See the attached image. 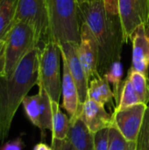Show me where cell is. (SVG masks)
I'll list each match as a JSON object with an SVG mask.
<instances>
[{
    "mask_svg": "<svg viewBox=\"0 0 149 150\" xmlns=\"http://www.w3.org/2000/svg\"><path fill=\"white\" fill-rule=\"evenodd\" d=\"M81 22L86 23L94 33L99 48L97 71L101 76L115 62L120 61L125 44L119 13L107 11L104 0L79 4Z\"/></svg>",
    "mask_w": 149,
    "mask_h": 150,
    "instance_id": "1",
    "label": "cell"
},
{
    "mask_svg": "<svg viewBox=\"0 0 149 150\" xmlns=\"http://www.w3.org/2000/svg\"><path fill=\"white\" fill-rule=\"evenodd\" d=\"M40 47L28 52L13 74L0 77V142L9 135L14 116L31 89L38 83Z\"/></svg>",
    "mask_w": 149,
    "mask_h": 150,
    "instance_id": "2",
    "label": "cell"
},
{
    "mask_svg": "<svg viewBox=\"0 0 149 150\" xmlns=\"http://www.w3.org/2000/svg\"><path fill=\"white\" fill-rule=\"evenodd\" d=\"M46 2L49 18V40L59 45L66 42L79 43L81 17L76 0Z\"/></svg>",
    "mask_w": 149,
    "mask_h": 150,
    "instance_id": "3",
    "label": "cell"
},
{
    "mask_svg": "<svg viewBox=\"0 0 149 150\" xmlns=\"http://www.w3.org/2000/svg\"><path fill=\"white\" fill-rule=\"evenodd\" d=\"M61 59L60 46L54 40H49L40 47L37 85L47 93L51 101L57 103L61 95Z\"/></svg>",
    "mask_w": 149,
    "mask_h": 150,
    "instance_id": "4",
    "label": "cell"
},
{
    "mask_svg": "<svg viewBox=\"0 0 149 150\" xmlns=\"http://www.w3.org/2000/svg\"><path fill=\"white\" fill-rule=\"evenodd\" d=\"M5 76H11L19 62L32 48L40 43L33 28L24 22H15L4 37Z\"/></svg>",
    "mask_w": 149,
    "mask_h": 150,
    "instance_id": "5",
    "label": "cell"
},
{
    "mask_svg": "<svg viewBox=\"0 0 149 150\" xmlns=\"http://www.w3.org/2000/svg\"><path fill=\"white\" fill-rule=\"evenodd\" d=\"M31 25L41 44L49 40V18L46 0H18L15 22Z\"/></svg>",
    "mask_w": 149,
    "mask_h": 150,
    "instance_id": "6",
    "label": "cell"
},
{
    "mask_svg": "<svg viewBox=\"0 0 149 150\" xmlns=\"http://www.w3.org/2000/svg\"><path fill=\"white\" fill-rule=\"evenodd\" d=\"M118 12L125 43L140 25L149 26V0H118Z\"/></svg>",
    "mask_w": 149,
    "mask_h": 150,
    "instance_id": "7",
    "label": "cell"
},
{
    "mask_svg": "<svg viewBox=\"0 0 149 150\" xmlns=\"http://www.w3.org/2000/svg\"><path fill=\"white\" fill-rule=\"evenodd\" d=\"M147 109L148 105L140 103L112 113V125L128 143L136 142Z\"/></svg>",
    "mask_w": 149,
    "mask_h": 150,
    "instance_id": "8",
    "label": "cell"
},
{
    "mask_svg": "<svg viewBox=\"0 0 149 150\" xmlns=\"http://www.w3.org/2000/svg\"><path fill=\"white\" fill-rule=\"evenodd\" d=\"M78 57L88 83L90 80L100 76L97 71L99 58L98 44L94 33L84 22H81Z\"/></svg>",
    "mask_w": 149,
    "mask_h": 150,
    "instance_id": "9",
    "label": "cell"
},
{
    "mask_svg": "<svg viewBox=\"0 0 149 150\" xmlns=\"http://www.w3.org/2000/svg\"><path fill=\"white\" fill-rule=\"evenodd\" d=\"M22 105L29 120L40 129L43 133L45 130H52V108L51 99L47 93L39 89V92L32 96H26Z\"/></svg>",
    "mask_w": 149,
    "mask_h": 150,
    "instance_id": "10",
    "label": "cell"
},
{
    "mask_svg": "<svg viewBox=\"0 0 149 150\" xmlns=\"http://www.w3.org/2000/svg\"><path fill=\"white\" fill-rule=\"evenodd\" d=\"M78 45L79 43L66 42L60 44L59 46L61 48V56L64 57L67 61L70 73L76 84L79 102L82 106L88 97L89 83L78 57Z\"/></svg>",
    "mask_w": 149,
    "mask_h": 150,
    "instance_id": "11",
    "label": "cell"
},
{
    "mask_svg": "<svg viewBox=\"0 0 149 150\" xmlns=\"http://www.w3.org/2000/svg\"><path fill=\"white\" fill-rule=\"evenodd\" d=\"M133 46L132 67L133 70L144 74L149 77V36L148 27L140 25L132 34Z\"/></svg>",
    "mask_w": 149,
    "mask_h": 150,
    "instance_id": "12",
    "label": "cell"
},
{
    "mask_svg": "<svg viewBox=\"0 0 149 150\" xmlns=\"http://www.w3.org/2000/svg\"><path fill=\"white\" fill-rule=\"evenodd\" d=\"M78 117L93 134L112 125V114H109L104 105L89 98L82 105Z\"/></svg>",
    "mask_w": 149,
    "mask_h": 150,
    "instance_id": "13",
    "label": "cell"
},
{
    "mask_svg": "<svg viewBox=\"0 0 149 150\" xmlns=\"http://www.w3.org/2000/svg\"><path fill=\"white\" fill-rule=\"evenodd\" d=\"M62 59V78H61V95L62 106L69 115V120L76 118L79 114L81 105L79 102L78 91L75 80L70 73L67 61Z\"/></svg>",
    "mask_w": 149,
    "mask_h": 150,
    "instance_id": "14",
    "label": "cell"
},
{
    "mask_svg": "<svg viewBox=\"0 0 149 150\" xmlns=\"http://www.w3.org/2000/svg\"><path fill=\"white\" fill-rule=\"evenodd\" d=\"M70 127L68 140L76 150H94V134L89 130L83 121L77 116L69 120Z\"/></svg>",
    "mask_w": 149,
    "mask_h": 150,
    "instance_id": "15",
    "label": "cell"
},
{
    "mask_svg": "<svg viewBox=\"0 0 149 150\" xmlns=\"http://www.w3.org/2000/svg\"><path fill=\"white\" fill-rule=\"evenodd\" d=\"M87 98L104 106L107 103L112 102L114 95L111 90L109 82L105 76H100L90 81Z\"/></svg>",
    "mask_w": 149,
    "mask_h": 150,
    "instance_id": "16",
    "label": "cell"
},
{
    "mask_svg": "<svg viewBox=\"0 0 149 150\" xmlns=\"http://www.w3.org/2000/svg\"><path fill=\"white\" fill-rule=\"evenodd\" d=\"M52 108V140L63 141L68 138L70 121L68 116L62 112L60 104L51 101Z\"/></svg>",
    "mask_w": 149,
    "mask_h": 150,
    "instance_id": "17",
    "label": "cell"
},
{
    "mask_svg": "<svg viewBox=\"0 0 149 150\" xmlns=\"http://www.w3.org/2000/svg\"><path fill=\"white\" fill-rule=\"evenodd\" d=\"M18 0H0V40H4L15 23Z\"/></svg>",
    "mask_w": 149,
    "mask_h": 150,
    "instance_id": "18",
    "label": "cell"
},
{
    "mask_svg": "<svg viewBox=\"0 0 149 150\" xmlns=\"http://www.w3.org/2000/svg\"><path fill=\"white\" fill-rule=\"evenodd\" d=\"M127 77L130 79L134 91H136L141 103L148 105L149 103V77L142 73L129 69Z\"/></svg>",
    "mask_w": 149,
    "mask_h": 150,
    "instance_id": "19",
    "label": "cell"
},
{
    "mask_svg": "<svg viewBox=\"0 0 149 150\" xmlns=\"http://www.w3.org/2000/svg\"><path fill=\"white\" fill-rule=\"evenodd\" d=\"M141 100L134 91L133 84L128 77L124 81L121 87V92H120V98L118 105L115 107L114 111H121L124 109H126L128 107H131L133 105H135L137 104H140Z\"/></svg>",
    "mask_w": 149,
    "mask_h": 150,
    "instance_id": "20",
    "label": "cell"
},
{
    "mask_svg": "<svg viewBox=\"0 0 149 150\" xmlns=\"http://www.w3.org/2000/svg\"><path fill=\"white\" fill-rule=\"evenodd\" d=\"M109 83L113 86V95L114 99L117 104L119 102L120 98V92L122 87V76H123V66L120 61L115 62L112 64L109 70L104 76Z\"/></svg>",
    "mask_w": 149,
    "mask_h": 150,
    "instance_id": "21",
    "label": "cell"
},
{
    "mask_svg": "<svg viewBox=\"0 0 149 150\" xmlns=\"http://www.w3.org/2000/svg\"><path fill=\"white\" fill-rule=\"evenodd\" d=\"M131 143H128L120 132L112 125L109 127L108 150H128Z\"/></svg>",
    "mask_w": 149,
    "mask_h": 150,
    "instance_id": "22",
    "label": "cell"
},
{
    "mask_svg": "<svg viewBox=\"0 0 149 150\" xmlns=\"http://www.w3.org/2000/svg\"><path fill=\"white\" fill-rule=\"evenodd\" d=\"M94 150H108L109 128H105L94 134Z\"/></svg>",
    "mask_w": 149,
    "mask_h": 150,
    "instance_id": "23",
    "label": "cell"
},
{
    "mask_svg": "<svg viewBox=\"0 0 149 150\" xmlns=\"http://www.w3.org/2000/svg\"><path fill=\"white\" fill-rule=\"evenodd\" d=\"M139 137L141 138L145 150H149V105L145 113L144 120L141 128V132L139 134Z\"/></svg>",
    "mask_w": 149,
    "mask_h": 150,
    "instance_id": "24",
    "label": "cell"
},
{
    "mask_svg": "<svg viewBox=\"0 0 149 150\" xmlns=\"http://www.w3.org/2000/svg\"><path fill=\"white\" fill-rule=\"evenodd\" d=\"M51 147L53 150H76L71 142L66 139L63 141L60 140H52Z\"/></svg>",
    "mask_w": 149,
    "mask_h": 150,
    "instance_id": "25",
    "label": "cell"
},
{
    "mask_svg": "<svg viewBox=\"0 0 149 150\" xmlns=\"http://www.w3.org/2000/svg\"><path fill=\"white\" fill-rule=\"evenodd\" d=\"M24 148V142L20 137L4 143L0 150H22Z\"/></svg>",
    "mask_w": 149,
    "mask_h": 150,
    "instance_id": "26",
    "label": "cell"
},
{
    "mask_svg": "<svg viewBox=\"0 0 149 150\" xmlns=\"http://www.w3.org/2000/svg\"><path fill=\"white\" fill-rule=\"evenodd\" d=\"M5 44L4 40H0V77L5 76Z\"/></svg>",
    "mask_w": 149,
    "mask_h": 150,
    "instance_id": "27",
    "label": "cell"
},
{
    "mask_svg": "<svg viewBox=\"0 0 149 150\" xmlns=\"http://www.w3.org/2000/svg\"><path fill=\"white\" fill-rule=\"evenodd\" d=\"M104 2H105V7L107 11L113 13H119L118 0H104Z\"/></svg>",
    "mask_w": 149,
    "mask_h": 150,
    "instance_id": "28",
    "label": "cell"
},
{
    "mask_svg": "<svg viewBox=\"0 0 149 150\" xmlns=\"http://www.w3.org/2000/svg\"><path fill=\"white\" fill-rule=\"evenodd\" d=\"M33 150H53V149H52V147L47 145L46 143L40 142V143H38L37 145L34 146Z\"/></svg>",
    "mask_w": 149,
    "mask_h": 150,
    "instance_id": "29",
    "label": "cell"
},
{
    "mask_svg": "<svg viewBox=\"0 0 149 150\" xmlns=\"http://www.w3.org/2000/svg\"><path fill=\"white\" fill-rule=\"evenodd\" d=\"M134 150H145L144 149V146H143V143L141 140V138L138 136V139L134 144Z\"/></svg>",
    "mask_w": 149,
    "mask_h": 150,
    "instance_id": "30",
    "label": "cell"
},
{
    "mask_svg": "<svg viewBox=\"0 0 149 150\" xmlns=\"http://www.w3.org/2000/svg\"><path fill=\"white\" fill-rule=\"evenodd\" d=\"M76 2L78 3V4H82L87 2V0H76Z\"/></svg>",
    "mask_w": 149,
    "mask_h": 150,
    "instance_id": "31",
    "label": "cell"
},
{
    "mask_svg": "<svg viewBox=\"0 0 149 150\" xmlns=\"http://www.w3.org/2000/svg\"><path fill=\"white\" fill-rule=\"evenodd\" d=\"M148 36H149V26H148Z\"/></svg>",
    "mask_w": 149,
    "mask_h": 150,
    "instance_id": "32",
    "label": "cell"
},
{
    "mask_svg": "<svg viewBox=\"0 0 149 150\" xmlns=\"http://www.w3.org/2000/svg\"><path fill=\"white\" fill-rule=\"evenodd\" d=\"M88 2H91V1H94V0H87Z\"/></svg>",
    "mask_w": 149,
    "mask_h": 150,
    "instance_id": "33",
    "label": "cell"
},
{
    "mask_svg": "<svg viewBox=\"0 0 149 150\" xmlns=\"http://www.w3.org/2000/svg\"><path fill=\"white\" fill-rule=\"evenodd\" d=\"M148 105H149V103H148Z\"/></svg>",
    "mask_w": 149,
    "mask_h": 150,
    "instance_id": "34",
    "label": "cell"
}]
</instances>
